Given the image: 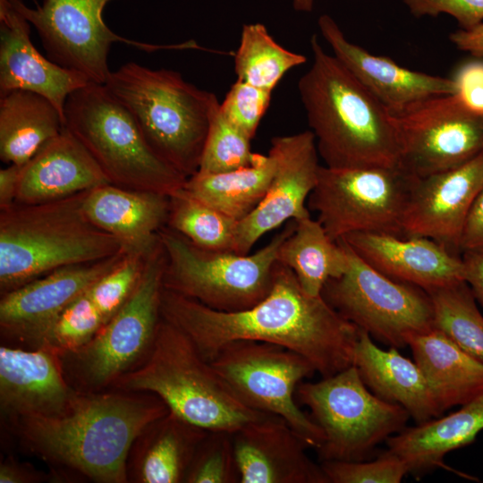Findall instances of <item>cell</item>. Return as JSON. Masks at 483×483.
Listing matches in <instances>:
<instances>
[{
	"label": "cell",
	"instance_id": "obj_38",
	"mask_svg": "<svg viewBox=\"0 0 483 483\" xmlns=\"http://www.w3.org/2000/svg\"><path fill=\"white\" fill-rule=\"evenodd\" d=\"M184 483H241L233 433L208 432L194 454Z\"/></svg>",
	"mask_w": 483,
	"mask_h": 483
},
{
	"label": "cell",
	"instance_id": "obj_37",
	"mask_svg": "<svg viewBox=\"0 0 483 483\" xmlns=\"http://www.w3.org/2000/svg\"><path fill=\"white\" fill-rule=\"evenodd\" d=\"M250 140L218 109L210 122L198 172L225 173L251 164L256 153L250 149Z\"/></svg>",
	"mask_w": 483,
	"mask_h": 483
},
{
	"label": "cell",
	"instance_id": "obj_13",
	"mask_svg": "<svg viewBox=\"0 0 483 483\" xmlns=\"http://www.w3.org/2000/svg\"><path fill=\"white\" fill-rule=\"evenodd\" d=\"M209 362L249 406L282 418L309 447L323 444L322 429L296 402L299 384L317 372L303 356L280 344L239 340L223 345Z\"/></svg>",
	"mask_w": 483,
	"mask_h": 483
},
{
	"label": "cell",
	"instance_id": "obj_35",
	"mask_svg": "<svg viewBox=\"0 0 483 483\" xmlns=\"http://www.w3.org/2000/svg\"><path fill=\"white\" fill-rule=\"evenodd\" d=\"M238 223L183 188L169 196L166 225L199 248L234 252Z\"/></svg>",
	"mask_w": 483,
	"mask_h": 483
},
{
	"label": "cell",
	"instance_id": "obj_10",
	"mask_svg": "<svg viewBox=\"0 0 483 483\" xmlns=\"http://www.w3.org/2000/svg\"><path fill=\"white\" fill-rule=\"evenodd\" d=\"M295 397L324 433L317 449L320 462L365 461L411 418L402 406L369 391L354 365L317 382H301Z\"/></svg>",
	"mask_w": 483,
	"mask_h": 483
},
{
	"label": "cell",
	"instance_id": "obj_1",
	"mask_svg": "<svg viewBox=\"0 0 483 483\" xmlns=\"http://www.w3.org/2000/svg\"><path fill=\"white\" fill-rule=\"evenodd\" d=\"M160 310L208 361L228 343L262 341L301 354L322 377L353 365L360 335L322 295L306 293L293 272L278 261L270 292L249 309L216 310L164 287Z\"/></svg>",
	"mask_w": 483,
	"mask_h": 483
},
{
	"label": "cell",
	"instance_id": "obj_33",
	"mask_svg": "<svg viewBox=\"0 0 483 483\" xmlns=\"http://www.w3.org/2000/svg\"><path fill=\"white\" fill-rule=\"evenodd\" d=\"M233 58L238 80L271 92L288 71L307 61L279 45L262 23L242 26Z\"/></svg>",
	"mask_w": 483,
	"mask_h": 483
},
{
	"label": "cell",
	"instance_id": "obj_43",
	"mask_svg": "<svg viewBox=\"0 0 483 483\" xmlns=\"http://www.w3.org/2000/svg\"><path fill=\"white\" fill-rule=\"evenodd\" d=\"M453 80L456 94L470 109L483 115V62L466 63L456 72Z\"/></svg>",
	"mask_w": 483,
	"mask_h": 483
},
{
	"label": "cell",
	"instance_id": "obj_19",
	"mask_svg": "<svg viewBox=\"0 0 483 483\" xmlns=\"http://www.w3.org/2000/svg\"><path fill=\"white\" fill-rule=\"evenodd\" d=\"M78 392L65 377L60 354L44 348L0 347V408L11 422L62 415Z\"/></svg>",
	"mask_w": 483,
	"mask_h": 483
},
{
	"label": "cell",
	"instance_id": "obj_7",
	"mask_svg": "<svg viewBox=\"0 0 483 483\" xmlns=\"http://www.w3.org/2000/svg\"><path fill=\"white\" fill-rule=\"evenodd\" d=\"M64 127L111 184L170 196L187 180L154 152L131 113L105 84L90 82L69 95Z\"/></svg>",
	"mask_w": 483,
	"mask_h": 483
},
{
	"label": "cell",
	"instance_id": "obj_28",
	"mask_svg": "<svg viewBox=\"0 0 483 483\" xmlns=\"http://www.w3.org/2000/svg\"><path fill=\"white\" fill-rule=\"evenodd\" d=\"M483 430V393L447 416L404 428L386 443L409 473L422 476L444 465L445 456L474 442Z\"/></svg>",
	"mask_w": 483,
	"mask_h": 483
},
{
	"label": "cell",
	"instance_id": "obj_41",
	"mask_svg": "<svg viewBox=\"0 0 483 483\" xmlns=\"http://www.w3.org/2000/svg\"><path fill=\"white\" fill-rule=\"evenodd\" d=\"M271 91L236 80L220 104L221 114L252 140L271 101Z\"/></svg>",
	"mask_w": 483,
	"mask_h": 483
},
{
	"label": "cell",
	"instance_id": "obj_25",
	"mask_svg": "<svg viewBox=\"0 0 483 483\" xmlns=\"http://www.w3.org/2000/svg\"><path fill=\"white\" fill-rule=\"evenodd\" d=\"M110 183L84 146L65 128L21 165L16 203L60 199Z\"/></svg>",
	"mask_w": 483,
	"mask_h": 483
},
{
	"label": "cell",
	"instance_id": "obj_27",
	"mask_svg": "<svg viewBox=\"0 0 483 483\" xmlns=\"http://www.w3.org/2000/svg\"><path fill=\"white\" fill-rule=\"evenodd\" d=\"M208 432L171 411L152 421L131 447L128 482H184L194 454Z\"/></svg>",
	"mask_w": 483,
	"mask_h": 483
},
{
	"label": "cell",
	"instance_id": "obj_45",
	"mask_svg": "<svg viewBox=\"0 0 483 483\" xmlns=\"http://www.w3.org/2000/svg\"><path fill=\"white\" fill-rule=\"evenodd\" d=\"M46 479L42 471L13 457L6 458L0 465V483H37Z\"/></svg>",
	"mask_w": 483,
	"mask_h": 483
},
{
	"label": "cell",
	"instance_id": "obj_11",
	"mask_svg": "<svg viewBox=\"0 0 483 483\" xmlns=\"http://www.w3.org/2000/svg\"><path fill=\"white\" fill-rule=\"evenodd\" d=\"M416 178L401 165H320L308 208L335 241L362 232L403 236V215Z\"/></svg>",
	"mask_w": 483,
	"mask_h": 483
},
{
	"label": "cell",
	"instance_id": "obj_16",
	"mask_svg": "<svg viewBox=\"0 0 483 483\" xmlns=\"http://www.w3.org/2000/svg\"><path fill=\"white\" fill-rule=\"evenodd\" d=\"M268 154L275 171L263 199L238 223L234 252L240 255L248 254L261 236L284 223L310 216L306 201L320 167L313 132L274 137Z\"/></svg>",
	"mask_w": 483,
	"mask_h": 483
},
{
	"label": "cell",
	"instance_id": "obj_18",
	"mask_svg": "<svg viewBox=\"0 0 483 483\" xmlns=\"http://www.w3.org/2000/svg\"><path fill=\"white\" fill-rule=\"evenodd\" d=\"M483 190V152L455 168L417 177L402 219L403 236L427 237L455 252Z\"/></svg>",
	"mask_w": 483,
	"mask_h": 483
},
{
	"label": "cell",
	"instance_id": "obj_5",
	"mask_svg": "<svg viewBox=\"0 0 483 483\" xmlns=\"http://www.w3.org/2000/svg\"><path fill=\"white\" fill-rule=\"evenodd\" d=\"M111 388L153 394L169 411L208 431L233 433L271 415L245 403L191 340L163 317L147 358Z\"/></svg>",
	"mask_w": 483,
	"mask_h": 483
},
{
	"label": "cell",
	"instance_id": "obj_2",
	"mask_svg": "<svg viewBox=\"0 0 483 483\" xmlns=\"http://www.w3.org/2000/svg\"><path fill=\"white\" fill-rule=\"evenodd\" d=\"M168 412L166 404L153 394L112 388L78 392L62 415L11 423L22 445L53 467L97 483H125L134 440Z\"/></svg>",
	"mask_w": 483,
	"mask_h": 483
},
{
	"label": "cell",
	"instance_id": "obj_3",
	"mask_svg": "<svg viewBox=\"0 0 483 483\" xmlns=\"http://www.w3.org/2000/svg\"><path fill=\"white\" fill-rule=\"evenodd\" d=\"M313 62L298 91L318 155L331 168L401 165L395 115L333 55L317 35Z\"/></svg>",
	"mask_w": 483,
	"mask_h": 483
},
{
	"label": "cell",
	"instance_id": "obj_29",
	"mask_svg": "<svg viewBox=\"0 0 483 483\" xmlns=\"http://www.w3.org/2000/svg\"><path fill=\"white\" fill-rule=\"evenodd\" d=\"M442 413L483 393V364L436 328L407 343Z\"/></svg>",
	"mask_w": 483,
	"mask_h": 483
},
{
	"label": "cell",
	"instance_id": "obj_12",
	"mask_svg": "<svg viewBox=\"0 0 483 483\" xmlns=\"http://www.w3.org/2000/svg\"><path fill=\"white\" fill-rule=\"evenodd\" d=\"M348 267L329 279L324 300L343 318L391 347L407 346L409 338L434 328V311L424 289L392 279L364 261L345 242Z\"/></svg>",
	"mask_w": 483,
	"mask_h": 483
},
{
	"label": "cell",
	"instance_id": "obj_22",
	"mask_svg": "<svg viewBox=\"0 0 483 483\" xmlns=\"http://www.w3.org/2000/svg\"><path fill=\"white\" fill-rule=\"evenodd\" d=\"M30 25L9 0H0V95L15 89L38 93L64 119L69 95L91 81L43 56L30 40Z\"/></svg>",
	"mask_w": 483,
	"mask_h": 483
},
{
	"label": "cell",
	"instance_id": "obj_14",
	"mask_svg": "<svg viewBox=\"0 0 483 483\" xmlns=\"http://www.w3.org/2000/svg\"><path fill=\"white\" fill-rule=\"evenodd\" d=\"M36 29L47 58L105 84L111 72L107 56L113 43H126L138 49H199L193 40L178 45H153L123 38L105 23L103 12L113 0H44L35 9L21 0H9Z\"/></svg>",
	"mask_w": 483,
	"mask_h": 483
},
{
	"label": "cell",
	"instance_id": "obj_44",
	"mask_svg": "<svg viewBox=\"0 0 483 483\" xmlns=\"http://www.w3.org/2000/svg\"><path fill=\"white\" fill-rule=\"evenodd\" d=\"M460 250L483 254V190L468 215L460 241Z\"/></svg>",
	"mask_w": 483,
	"mask_h": 483
},
{
	"label": "cell",
	"instance_id": "obj_24",
	"mask_svg": "<svg viewBox=\"0 0 483 483\" xmlns=\"http://www.w3.org/2000/svg\"><path fill=\"white\" fill-rule=\"evenodd\" d=\"M88 218L113 235L127 254L144 258L160 245L167 225L169 196L106 183L88 191L83 199Z\"/></svg>",
	"mask_w": 483,
	"mask_h": 483
},
{
	"label": "cell",
	"instance_id": "obj_4",
	"mask_svg": "<svg viewBox=\"0 0 483 483\" xmlns=\"http://www.w3.org/2000/svg\"><path fill=\"white\" fill-rule=\"evenodd\" d=\"M87 191L0 209L1 294L56 269L124 252L113 235L86 216Z\"/></svg>",
	"mask_w": 483,
	"mask_h": 483
},
{
	"label": "cell",
	"instance_id": "obj_34",
	"mask_svg": "<svg viewBox=\"0 0 483 483\" xmlns=\"http://www.w3.org/2000/svg\"><path fill=\"white\" fill-rule=\"evenodd\" d=\"M427 292L433 305L434 327L483 364V316L470 285L459 281Z\"/></svg>",
	"mask_w": 483,
	"mask_h": 483
},
{
	"label": "cell",
	"instance_id": "obj_46",
	"mask_svg": "<svg viewBox=\"0 0 483 483\" xmlns=\"http://www.w3.org/2000/svg\"><path fill=\"white\" fill-rule=\"evenodd\" d=\"M464 281L470 285L473 295L483 306V254L463 252Z\"/></svg>",
	"mask_w": 483,
	"mask_h": 483
},
{
	"label": "cell",
	"instance_id": "obj_20",
	"mask_svg": "<svg viewBox=\"0 0 483 483\" xmlns=\"http://www.w3.org/2000/svg\"><path fill=\"white\" fill-rule=\"evenodd\" d=\"M318 25L334 55L394 114L428 97L457 92L453 79L402 67L352 43L328 14L320 15Z\"/></svg>",
	"mask_w": 483,
	"mask_h": 483
},
{
	"label": "cell",
	"instance_id": "obj_31",
	"mask_svg": "<svg viewBox=\"0 0 483 483\" xmlns=\"http://www.w3.org/2000/svg\"><path fill=\"white\" fill-rule=\"evenodd\" d=\"M275 171V161L270 154L256 153L251 164L236 170L217 174L197 172L182 188L224 215L241 221L263 199Z\"/></svg>",
	"mask_w": 483,
	"mask_h": 483
},
{
	"label": "cell",
	"instance_id": "obj_6",
	"mask_svg": "<svg viewBox=\"0 0 483 483\" xmlns=\"http://www.w3.org/2000/svg\"><path fill=\"white\" fill-rule=\"evenodd\" d=\"M105 85L160 158L186 179L199 171L210 122L220 106L214 93L177 72L134 62L111 72Z\"/></svg>",
	"mask_w": 483,
	"mask_h": 483
},
{
	"label": "cell",
	"instance_id": "obj_32",
	"mask_svg": "<svg viewBox=\"0 0 483 483\" xmlns=\"http://www.w3.org/2000/svg\"><path fill=\"white\" fill-rule=\"evenodd\" d=\"M293 232L282 242L277 261L289 267L306 293L319 296L331 279L348 267V255L341 240H333L310 216L295 220Z\"/></svg>",
	"mask_w": 483,
	"mask_h": 483
},
{
	"label": "cell",
	"instance_id": "obj_9",
	"mask_svg": "<svg viewBox=\"0 0 483 483\" xmlns=\"http://www.w3.org/2000/svg\"><path fill=\"white\" fill-rule=\"evenodd\" d=\"M165 252L146 258L139 283L124 305L77 351L62 356L65 377L79 392L111 388L148 355L161 319Z\"/></svg>",
	"mask_w": 483,
	"mask_h": 483
},
{
	"label": "cell",
	"instance_id": "obj_30",
	"mask_svg": "<svg viewBox=\"0 0 483 483\" xmlns=\"http://www.w3.org/2000/svg\"><path fill=\"white\" fill-rule=\"evenodd\" d=\"M64 127V119L45 97L15 89L0 95V158L23 165Z\"/></svg>",
	"mask_w": 483,
	"mask_h": 483
},
{
	"label": "cell",
	"instance_id": "obj_47",
	"mask_svg": "<svg viewBox=\"0 0 483 483\" xmlns=\"http://www.w3.org/2000/svg\"><path fill=\"white\" fill-rule=\"evenodd\" d=\"M449 38L458 49L483 57V22L469 30L460 29L451 33Z\"/></svg>",
	"mask_w": 483,
	"mask_h": 483
},
{
	"label": "cell",
	"instance_id": "obj_26",
	"mask_svg": "<svg viewBox=\"0 0 483 483\" xmlns=\"http://www.w3.org/2000/svg\"><path fill=\"white\" fill-rule=\"evenodd\" d=\"M353 365L374 394L402 406L416 424L442 416L417 363L402 356L395 347L386 351L377 347L369 334L361 329Z\"/></svg>",
	"mask_w": 483,
	"mask_h": 483
},
{
	"label": "cell",
	"instance_id": "obj_40",
	"mask_svg": "<svg viewBox=\"0 0 483 483\" xmlns=\"http://www.w3.org/2000/svg\"><path fill=\"white\" fill-rule=\"evenodd\" d=\"M328 483H400L409 473L405 462L386 450L373 461L320 462Z\"/></svg>",
	"mask_w": 483,
	"mask_h": 483
},
{
	"label": "cell",
	"instance_id": "obj_49",
	"mask_svg": "<svg viewBox=\"0 0 483 483\" xmlns=\"http://www.w3.org/2000/svg\"><path fill=\"white\" fill-rule=\"evenodd\" d=\"M292 6L297 12L309 13L313 10L314 0H292Z\"/></svg>",
	"mask_w": 483,
	"mask_h": 483
},
{
	"label": "cell",
	"instance_id": "obj_21",
	"mask_svg": "<svg viewBox=\"0 0 483 483\" xmlns=\"http://www.w3.org/2000/svg\"><path fill=\"white\" fill-rule=\"evenodd\" d=\"M241 483H328L309 446L280 417L267 415L233 433Z\"/></svg>",
	"mask_w": 483,
	"mask_h": 483
},
{
	"label": "cell",
	"instance_id": "obj_50",
	"mask_svg": "<svg viewBox=\"0 0 483 483\" xmlns=\"http://www.w3.org/2000/svg\"><path fill=\"white\" fill-rule=\"evenodd\" d=\"M32 1L34 2V4H35L36 6L39 5V4H38V1H37V0H32Z\"/></svg>",
	"mask_w": 483,
	"mask_h": 483
},
{
	"label": "cell",
	"instance_id": "obj_39",
	"mask_svg": "<svg viewBox=\"0 0 483 483\" xmlns=\"http://www.w3.org/2000/svg\"><path fill=\"white\" fill-rule=\"evenodd\" d=\"M146 258L124 253L87 292L105 324L128 301L141 276Z\"/></svg>",
	"mask_w": 483,
	"mask_h": 483
},
{
	"label": "cell",
	"instance_id": "obj_42",
	"mask_svg": "<svg viewBox=\"0 0 483 483\" xmlns=\"http://www.w3.org/2000/svg\"><path fill=\"white\" fill-rule=\"evenodd\" d=\"M416 18L437 17L445 13L456 20L461 29L469 30L483 22V0H402Z\"/></svg>",
	"mask_w": 483,
	"mask_h": 483
},
{
	"label": "cell",
	"instance_id": "obj_48",
	"mask_svg": "<svg viewBox=\"0 0 483 483\" xmlns=\"http://www.w3.org/2000/svg\"><path fill=\"white\" fill-rule=\"evenodd\" d=\"M21 165H8L0 170V209L15 203Z\"/></svg>",
	"mask_w": 483,
	"mask_h": 483
},
{
	"label": "cell",
	"instance_id": "obj_36",
	"mask_svg": "<svg viewBox=\"0 0 483 483\" xmlns=\"http://www.w3.org/2000/svg\"><path fill=\"white\" fill-rule=\"evenodd\" d=\"M87 292L59 315L43 335L38 348L64 356L81 348L97 334L105 321Z\"/></svg>",
	"mask_w": 483,
	"mask_h": 483
},
{
	"label": "cell",
	"instance_id": "obj_23",
	"mask_svg": "<svg viewBox=\"0 0 483 483\" xmlns=\"http://www.w3.org/2000/svg\"><path fill=\"white\" fill-rule=\"evenodd\" d=\"M341 239L385 275L425 291L464 281L462 258L429 238L362 232Z\"/></svg>",
	"mask_w": 483,
	"mask_h": 483
},
{
	"label": "cell",
	"instance_id": "obj_15",
	"mask_svg": "<svg viewBox=\"0 0 483 483\" xmlns=\"http://www.w3.org/2000/svg\"><path fill=\"white\" fill-rule=\"evenodd\" d=\"M394 115L401 166L416 177L455 168L483 152V115L456 93L428 97Z\"/></svg>",
	"mask_w": 483,
	"mask_h": 483
},
{
	"label": "cell",
	"instance_id": "obj_8",
	"mask_svg": "<svg viewBox=\"0 0 483 483\" xmlns=\"http://www.w3.org/2000/svg\"><path fill=\"white\" fill-rule=\"evenodd\" d=\"M295 224L287 222L270 242L251 255L199 248L165 225L159 232L165 258L164 287L216 310L249 309L270 292L279 247Z\"/></svg>",
	"mask_w": 483,
	"mask_h": 483
},
{
	"label": "cell",
	"instance_id": "obj_17",
	"mask_svg": "<svg viewBox=\"0 0 483 483\" xmlns=\"http://www.w3.org/2000/svg\"><path fill=\"white\" fill-rule=\"evenodd\" d=\"M124 253L64 267L1 294V337L13 346L37 349L59 315L113 268Z\"/></svg>",
	"mask_w": 483,
	"mask_h": 483
}]
</instances>
